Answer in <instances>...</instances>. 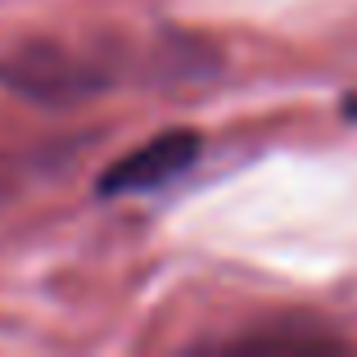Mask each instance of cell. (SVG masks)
I'll list each match as a JSON object with an SVG mask.
<instances>
[{
    "instance_id": "cell-1",
    "label": "cell",
    "mask_w": 357,
    "mask_h": 357,
    "mask_svg": "<svg viewBox=\"0 0 357 357\" xmlns=\"http://www.w3.org/2000/svg\"><path fill=\"white\" fill-rule=\"evenodd\" d=\"M0 82L23 100L59 109V105H77V100L105 91L109 68L59 41H27L9 59H0Z\"/></svg>"
},
{
    "instance_id": "cell-2",
    "label": "cell",
    "mask_w": 357,
    "mask_h": 357,
    "mask_svg": "<svg viewBox=\"0 0 357 357\" xmlns=\"http://www.w3.org/2000/svg\"><path fill=\"white\" fill-rule=\"evenodd\" d=\"M195 158H199V131H190V127L158 131L154 140H145L140 149H131V154H122L118 163L105 167L100 195H145V190H158V185L176 181Z\"/></svg>"
}]
</instances>
